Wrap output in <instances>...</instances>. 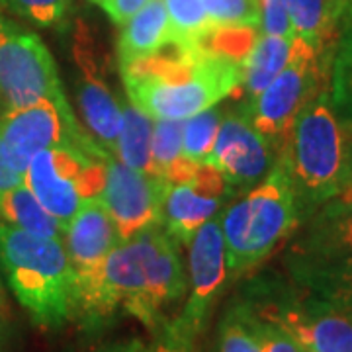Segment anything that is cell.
Here are the masks:
<instances>
[{
	"label": "cell",
	"instance_id": "ffe728a7",
	"mask_svg": "<svg viewBox=\"0 0 352 352\" xmlns=\"http://www.w3.org/2000/svg\"><path fill=\"white\" fill-rule=\"evenodd\" d=\"M120 106H122V127H120L113 157L127 164L129 168L153 175L151 143L155 118L143 112L133 102H120Z\"/></svg>",
	"mask_w": 352,
	"mask_h": 352
},
{
	"label": "cell",
	"instance_id": "9c48e42d",
	"mask_svg": "<svg viewBox=\"0 0 352 352\" xmlns=\"http://www.w3.org/2000/svg\"><path fill=\"white\" fill-rule=\"evenodd\" d=\"M73 145L104 151L78 126L73 108L41 98L22 108H8L0 118V149L6 164L24 178L28 164L50 147Z\"/></svg>",
	"mask_w": 352,
	"mask_h": 352
},
{
	"label": "cell",
	"instance_id": "9a60e30c",
	"mask_svg": "<svg viewBox=\"0 0 352 352\" xmlns=\"http://www.w3.org/2000/svg\"><path fill=\"white\" fill-rule=\"evenodd\" d=\"M235 190L212 164H200L186 178L166 184L161 223L180 245H190L206 221L221 214Z\"/></svg>",
	"mask_w": 352,
	"mask_h": 352
},
{
	"label": "cell",
	"instance_id": "603a6c76",
	"mask_svg": "<svg viewBox=\"0 0 352 352\" xmlns=\"http://www.w3.org/2000/svg\"><path fill=\"white\" fill-rule=\"evenodd\" d=\"M329 94L333 108L352 133V8L340 24L329 69Z\"/></svg>",
	"mask_w": 352,
	"mask_h": 352
},
{
	"label": "cell",
	"instance_id": "2e32d148",
	"mask_svg": "<svg viewBox=\"0 0 352 352\" xmlns=\"http://www.w3.org/2000/svg\"><path fill=\"white\" fill-rule=\"evenodd\" d=\"M120 243L122 239L102 198L85 201L63 233V245L75 270L76 292L96 278L102 264Z\"/></svg>",
	"mask_w": 352,
	"mask_h": 352
},
{
	"label": "cell",
	"instance_id": "7402d4cb",
	"mask_svg": "<svg viewBox=\"0 0 352 352\" xmlns=\"http://www.w3.org/2000/svg\"><path fill=\"white\" fill-rule=\"evenodd\" d=\"M184 120H155L151 143L153 175L166 184L186 178L200 164H192L182 155Z\"/></svg>",
	"mask_w": 352,
	"mask_h": 352
},
{
	"label": "cell",
	"instance_id": "3957f363",
	"mask_svg": "<svg viewBox=\"0 0 352 352\" xmlns=\"http://www.w3.org/2000/svg\"><path fill=\"white\" fill-rule=\"evenodd\" d=\"M0 268L36 325L61 329L75 319L76 278L63 239L0 221Z\"/></svg>",
	"mask_w": 352,
	"mask_h": 352
},
{
	"label": "cell",
	"instance_id": "f35d334b",
	"mask_svg": "<svg viewBox=\"0 0 352 352\" xmlns=\"http://www.w3.org/2000/svg\"><path fill=\"white\" fill-rule=\"evenodd\" d=\"M90 2H94V4H98V6H102V4H104L106 0H90Z\"/></svg>",
	"mask_w": 352,
	"mask_h": 352
},
{
	"label": "cell",
	"instance_id": "d6986e66",
	"mask_svg": "<svg viewBox=\"0 0 352 352\" xmlns=\"http://www.w3.org/2000/svg\"><path fill=\"white\" fill-rule=\"evenodd\" d=\"M292 43L294 38L288 36H272L258 32L249 53L241 61V69H243L241 88H245L247 100L258 96L280 75V71L286 67L292 55Z\"/></svg>",
	"mask_w": 352,
	"mask_h": 352
},
{
	"label": "cell",
	"instance_id": "e0dca14e",
	"mask_svg": "<svg viewBox=\"0 0 352 352\" xmlns=\"http://www.w3.org/2000/svg\"><path fill=\"white\" fill-rule=\"evenodd\" d=\"M173 45L170 20L164 0H151L133 14L118 39V63L126 67L139 59L151 57Z\"/></svg>",
	"mask_w": 352,
	"mask_h": 352
},
{
	"label": "cell",
	"instance_id": "44dd1931",
	"mask_svg": "<svg viewBox=\"0 0 352 352\" xmlns=\"http://www.w3.org/2000/svg\"><path fill=\"white\" fill-rule=\"evenodd\" d=\"M0 221L36 235L63 239V226L39 204L25 184H20L0 196Z\"/></svg>",
	"mask_w": 352,
	"mask_h": 352
},
{
	"label": "cell",
	"instance_id": "8992f818",
	"mask_svg": "<svg viewBox=\"0 0 352 352\" xmlns=\"http://www.w3.org/2000/svg\"><path fill=\"white\" fill-rule=\"evenodd\" d=\"M284 266L292 282L319 298L352 280L351 198H333L303 219L288 239Z\"/></svg>",
	"mask_w": 352,
	"mask_h": 352
},
{
	"label": "cell",
	"instance_id": "8fae6325",
	"mask_svg": "<svg viewBox=\"0 0 352 352\" xmlns=\"http://www.w3.org/2000/svg\"><path fill=\"white\" fill-rule=\"evenodd\" d=\"M188 247V294L182 311L175 321H170V325L182 337L194 342L206 327L210 311L229 280L227 249L219 215L198 229Z\"/></svg>",
	"mask_w": 352,
	"mask_h": 352
},
{
	"label": "cell",
	"instance_id": "83f0119b",
	"mask_svg": "<svg viewBox=\"0 0 352 352\" xmlns=\"http://www.w3.org/2000/svg\"><path fill=\"white\" fill-rule=\"evenodd\" d=\"M241 302V300H237ZM241 305L245 307V315H247V321H249V327H251L254 339L261 346V352H300V344L289 337L284 329H280L270 321H264L258 315H254L241 302Z\"/></svg>",
	"mask_w": 352,
	"mask_h": 352
},
{
	"label": "cell",
	"instance_id": "6da1fadb",
	"mask_svg": "<svg viewBox=\"0 0 352 352\" xmlns=\"http://www.w3.org/2000/svg\"><path fill=\"white\" fill-rule=\"evenodd\" d=\"M120 67L129 102L155 120H186L241 90V61L200 45Z\"/></svg>",
	"mask_w": 352,
	"mask_h": 352
},
{
	"label": "cell",
	"instance_id": "30bf717a",
	"mask_svg": "<svg viewBox=\"0 0 352 352\" xmlns=\"http://www.w3.org/2000/svg\"><path fill=\"white\" fill-rule=\"evenodd\" d=\"M0 94L8 108L47 98L71 108L57 65L45 43L24 25L0 14Z\"/></svg>",
	"mask_w": 352,
	"mask_h": 352
},
{
	"label": "cell",
	"instance_id": "ac0fdd59",
	"mask_svg": "<svg viewBox=\"0 0 352 352\" xmlns=\"http://www.w3.org/2000/svg\"><path fill=\"white\" fill-rule=\"evenodd\" d=\"M294 38L303 39L323 57L333 59L342 16L333 0H286Z\"/></svg>",
	"mask_w": 352,
	"mask_h": 352
},
{
	"label": "cell",
	"instance_id": "277c9868",
	"mask_svg": "<svg viewBox=\"0 0 352 352\" xmlns=\"http://www.w3.org/2000/svg\"><path fill=\"white\" fill-rule=\"evenodd\" d=\"M229 276H243L270 258L300 227V212L288 168L278 157L272 170L219 214Z\"/></svg>",
	"mask_w": 352,
	"mask_h": 352
},
{
	"label": "cell",
	"instance_id": "74e56055",
	"mask_svg": "<svg viewBox=\"0 0 352 352\" xmlns=\"http://www.w3.org/2000/svg\"><path fill=\"white\" fill-rule=\"evenodd\" d=\"M8 110V106H6V102H4V98H2V94H0V118L4 116V112Z\"/></svg>",
	"mask_w": 352,
	"mask_h": 352
},
{
	"label": "cell",
	"instance_id": "f546056e",
	"mask_svg": "<svg viewBox=\"0 0 352 352\" xmlns=\"http://www.w3.org/2000/svg\"><path fill=\"white\" fill-rule=\"evenodd\" d=\"M147 352H192V340L166 323L159 333H155V340L147 346Z\"/></svg>",
	"mask_w": 352,
	"mask_h": 352
},
{
	"label": "cell",
	"instance_id": "5bb4252c",
	"mask_svg": "<svg viewBox=\"0 0 352 352\" xmlns=\"http://www.w3.org/2000/svg\"><path fill=\"white\" fill-rule=\"evenodd\" d=\"M73 61L76 67V100L90 138L113 157L122 127V106L106 82L94 41L85 24L76 25Z\"/></svg>",
	"mask_w": 352,
	"mask_h": 352
},
{
	"label": "cell",
	"instance_id": "cb8c5ba5",
	"mask_svg": "<svg viewBox=\"0 0 352 352\" xmlns=\"http://www.w3.org/2000/svg\"><path fill=\"white\" fill-rule=\"evenodd\" d=\"M170 20L173 45L178 50H196L214 24L201 0H164Z\"/></svg>",
	"mask_w": 352,
	"mask_h": 352
},
{
	"label": "cell",
	"instance_id": "d6a6232c",
	"mask_svg": "<svg viewBox=\"0 0 352 352\" xmlns=\"http://www.w3.org/2000/svg\"><path fill=\"white\" fill-rule=\"evenodd\" d=\"M20 184H24V178L18 173H14L12 168L6 164L4 157H2V149H0V196L10 192L16 186H20Z\"/></svg>",
	"mask_w": 352,
	"mask_h": 352
},
{
	"label": "cell",
	"instance_id": "5b68a950",
	"mask_svg": "<svg viewBox=\"0 0 352 352\" xmlns=\"http://www.w3.org/2000/svg\"><path fill=\"white\" fill-rule=\"evenodd\" d=\"M241 302L307 351L352 352V317L289 278H258L247 286Z\"/></svg>",
	"mask_w": 352,
	"mask_h": 352
},
{
	"label": "cell",
	"instance_id": "d4e9b609",
	"mask_svg": "<svg viewBox=\"0 0 352 352\" xmlns=\"http://www.w3.org/2000/svg\"><path fill=\"white\" fill-rule=\"evenodd\" d=\"M223 112L221 108L212 106L204 112L190 116L182 127V155L192 164H208L214 151L219 124Z\"/></svg>",
	"mask_w": 352,
	"mask_h": 352
},
{
	"label": "cell",
	"instance_id": "e575fe53",
	"mask_svg": "<svg viewBox=\"0 0 352 352\" xmlns=\"http://www.w3.org/2000/svg\"><path fill=\"white\" fill-rule=\"evenodd\" d=\"M8 323H10V309H8V300H6V292L0 280V340L6 337L8 331Z\"/></svg>",
	"mask_w": 352,
	"mask_h": 352
},
{
	"label": "cell",
	"instance_id": "1f68e13d",
	"mask_svg": "<svg viewBox=\"0 0 352 352\" xmlns=\"http://www.w3.org/2000/svg\"><path fill=\"white\" fill-rule=\"evenodd\" d=\"M323 300H327L335 307H339L340 311H344L349 317H352V280L331 289L327 296H323Z\"/></svg>",
	"mask_w": 352,
	"mask_h": 352
},
{
	"label": "cell",
	"instance_id": "7a4b0ae2",
	"mask_svg": "<svg viewBox=\"0 0 352 352\" xmlns=\"http://www.w3.org/2000/svg\"><path fill=\"white\" fill-rule=\"evenodd\" d=\"M300 219L339 198L352 175V133L333 108L329 85L298 113L284 151Z\"/></svg>",
	"mask_w": 352,
	"mask_h": 352
},
{
	"label": "cell",
	"instance_id": "4fadbf2b",
	"mask_svg": "<svg viewBox=\"0 0 352 352\" xmlns=\"http://www.w3.org/2000/svg\"><path fill=\"white\" fill-rule=\"evenodd\" d=\"M164 192L166 182L163 178L139 173L112 155L108 157L100 198L122 241L161 223Z\"/></svg>",
	"mask_w": 352,
	"mask_h": 352
},
{
	"label": "cell",
	"instance_id": "836d02e7",
	"mask_svg": "<svg viewBox=\"0 0 352 352\" xmlns=\"http://www.w3.org/2000/svg\"><path fill=\"white\" fill-rule=\"evenodd\" d=\"M94 352H147V344L139 339H126V340H113L108 342Z\"/></svg>",
	"mask_w": 352,
	"mask_h": 352
},
{
	"label": "cell",
	"instance_id": "ba28073f",
	"mask_svg": "<svg viewBox=\"0 0 352 352\" xmlns=\"http://www.w3.org/2000/svg\"><path fill=\"white\" fill-rule=\"evenodd\" d=\"M331 59L294 38L292 55L280 75L258 96L247 100L254 127L263 133L278 157L282 155L298 113L323 87L329 85Z\"/></svg>",
	"mask_w": 352,
	"mask_h": 352
},
{
	"label": "cell",
	"instance_id": "52a82bcc",
	"mask_svg": "<svg viewBox=\"0 0 352 352\" xmlns=\"http://www.w3.org/2000/svg\"><path fill=\"white\" fill-rule=\"evenodd\" d=\"M108 157L73 145L50 147L28 164L24 184L65 229L85 201L102 196Z\"/></svg>",
	"mask_w": 352,
	"mask_h": 352
},
{
	"label": "cell",
	"instance_id": "484cf974",
	"mask_svg": "<svg viewBox=\"0 0 352 352\" xmlns=\"http://www.w3.org/2000/svg\"><path fill=\"white\" fill-rule=\"evenodd\" d=\"M0 6L39 28H55L67 20L71 0H0Z\"/></svg>",
	"mask_w": 352,
	"mask_h": 352
},
{
	"label": "cell",
	"instance_id": "ab89813d",
	"mask_svg": "<svg viewBox=\"0 0 352 352\" xmlns=\"http://www.w3.org/2000/svg\"><path fill=\"white\" fill-rule=\"evenodd\" d=\"M300 352H311V351H307V349H303V346H300Z\"/></svg>",
	"mask_w": 352,
	"mask_h": 352
},
{
	"label": "cell",
	"instance_id": "f1b7e54d",
	"mask_svg": "<svg viewBox=\"0 0 352 352\" xmlns=\"http://www.w3.org/2000/svg\"><path fill=\"white\" fill-rule=\"evenodd\" d=\"M258 2H261V25H258V30L263 34L294 38L286 0H258Z\"/></svg>",
	"mask_w": 352,
	"mask_h": 352
},
{
	"label": "cell",
	"instance_id": "d590c367",
	"mask_svg": "<svg viewBox=\"0 0 352 352\" xmlns=\"http://www.w3.org/2000/svg\"><path fill=\"white\" fill-rule=\"evenodd\" d=\"M333 4L337 6V10H339V14L342 16V20H344L346 12L352 8V0H333Z\"/></svg>",
	"mask_w": 352,
	"mask_h": 352
},
{
	"label": "cell",
	"instance_id": "7c38bea8",
	"mask_svg": "<svg viewBox=\"0 0 352 352\" xmlns=\"http://www.w3.org/2000/svg\"><path fill=\"white\" fill-rule=\"evenodd\" d=\"M278 155L254 127L247 102L223 112L214 151L208 164L231 184L233 190H251L276 164Z\"/></svg>",
	"mask_w": 352,
	"mask_h": 352
},
{
	"label": "cell",
	"instance_id": "4dcf8cb0",
	"mask_svg": "<svg viewBox=\"0 0 352 352\" xmlns=\"http://www.w3.org/2000/svg\"><path fill=\"white\" fill-rule=\"evenodd\" d=\"M151 0H106L102 4V8L110 16L113 24H126L127 20L138 14L145 4H149Z\"/></svg>",
	"mask_w": 352,
	"mask_h": 352
},
{
	"label": "cell",
	"instance_id": "4316f807",
	"mask_svg": "<svg viewBox=\"0 0 352 352\" xmlns=\"http://www.w3.org/2000/svg\"><path fill=\"white\" fill-rule=\"evenodd\" d=\"M214 25L226 28H256L261 25L258 0H201Z\"/></svg>",
	"mask_w": 352,
	"mask_h": 352
},
{
	"label": "cell",
	"instance_id": "8d00e7d4",
	"mask_svg": "<svg viewBox=\"0 0 352 352\" xmlns=\"http://www.w3.org/2000/svg\"><path fill=\"white\" fill-rule=\"evenodd\" d=\"M340 198H351L352 200V175H351V178H349V184H346L344 192L340 194Z\"/></svg>",
	"mask_w": 352,
	"mask_h": 352
}]
</instances>
